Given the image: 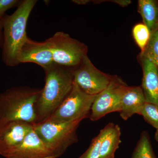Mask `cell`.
<instances>
[{"label":"cell","mask_w":158,"mask_h":158,"mask_svg":"<svg viewBox=\"0 0 158 158\" xmlns=\"http://www.w3.org/2000/svg\"><path fill=\"white\" fill-rule=\"evenodd\" d=\"M44 70L45 84L36 103V123L49 118L68 95L73 85V69L54 63Z\"/></svg>","instance_id":"obj_1"},{"label":"cell","mask_w":158,"mask_h":158,"mask_svg":"<svg viewBox=\"0 0 158 158\" xmlns=\"http://www.w3.org/2000/svg\"><path fill=\"white\" fill-rule=\"evenodd\" d=\"M37 0H23L11 15L2 18L3 31L2 60L7 66L14 67L20 64L19 56L24 43L28 38L27 23Z\"/></svg>","instance_id":"obj_2"},{"label":"cell","mask_w":158,"mask_h":158,"mask_svg":"<svg viewBox=\"0 0 158 158\" xmlns=\"http://www.w3.org/2000/svg\"><path fill=\"white\" fill-rule=\"evenodd\" d=\"M41 90L16 86L0 93V126L17 120L36 123V104Z\"/></svg>","instance_id":"obj_3"},{"label":"cell","mask_w":158,"mask_h":158,"mask_svg":"<svg viewBox=\"0 0 158 158\" xmlns=\"http://www.w3.org/2000/svg\"><path fill=\"white\" fill-rule=\"evenodd\" d=\"M81 121L55 123L44 121L34 123V130L55 158H58L69 146L78 142L77 131Z\"/></svg>","instance_id":"obj_4"},{"label":"cell","mask_w":158,"mask_h":158,"mask_svg":"<svg viewBox=\"0 0 158 158\" xmlns=\"http://www.w3.org/2000/svg\"><path fill=\"white\" fill-rule=\"evenodd\" d=\"M96 96L84 93L73 83L68 95L45 121L63 123L82 120L89 117Z\"/></svg>","instance_id":"obj_5"},{"label":"cell","mask_w":158,"mask_h":158,"mask_svg":"<svg viewBox=\"0 0 158 158\" xmlns=\"http://www.w3.org/2000/svg\"><path fill=\"white\" fill-rule=\"evenodd\" d=\"M52 54L54 63L73 69L88 56L85 44L72 38L68 34L58 32L46 40Z\"/></svg>","instance_id":"obj_6"},{"label":"cell","mask_w":158,"mask_h":158,"mask_svg":"<svg viewBox=\"0 0 158 158\" xmlns=\"http://www.w3.org/2000/svg\"><path fill=\"white\" fill-rule=\"evenodd\" d=\"M128 86L117 76H113L110 85L97 95L90 110L89 118L96 121L109 113L120 112L123 97Z\"/></svg>","instance_id":"obj_7"},{"label":"cell","mask_w":158,"mask_h":158,"mask_svg":"<svg viewBox=\"0 0 158 158\" xmlns=\"http://www.w3.org/2000/svg\"><path fill=\"white\" fill-rule=\"evenodd\" d=\"M73 83L88 95H98L110 85L113 76L101 71L94 65L88 56L73 69Z\"/></svg>","instance_id":"obj_8"},{"label":"cell","mask_w":158,"mask_h":158,"mask_svg":"<svg viewBox=\"0 0 158 158\" xmlns=\"http://www.w3.org/2000/svg\"><path fill=\"white\" fill-rule=\"evenodd\" d=\"M34 123L13 121L0 126V154L4 156L18 147L34 130Z\"/></svg>","instance_id":"obj_9"},{"label":"cell","mask_w":158,"mask_h":158,"mask_svg":"<svg viewBox=\"0 0 158 158\" xmlns=\"http://www.w3.org/2000/svg\"><path fill=\"white\" fill-rule=\"evenodd\" d=\"M20 63H35L44 70L54 63L52 54L46 41L37 42L28 37L24 43L19 56Z\"/></svg>","instance_id":"obj_10"},{"label":"cell","mask_w":158,"mask_h":158,"mask_svg":"<svg viewBox=\"0 0 158 158\" xmlns=\"http://www.w3.org/2000/svg\"><path fill=\"white\" fill-rule=\"evenodd\" d=\"M3 156L6 158H56L34 130L21 144Z\"/></svg>","instance_id":"obj_11"},{"label":"cell","mask_w":158,"mask_h":158,"mask_svg":"<svg viewBox=\"0 0 158 158\" xmlns=\"http://www.w3.org/2000/svg\"><path fill=\"white\" fill-rule=\"evenodd\" d=\"M142 71V86L146 102L158 106V69L146 57L139 55Z\"/></svg>","instance_id":"obj_12"},{"label":"cell","mask_w":158,"mask_h":158,"mask_svg":"<svg viewBox=\"0 0 158 158\" xmlns=\"http://www.w3.org/2000/svg\"><path fill=\"white\" fill-rule=\"evenodd\" d=\"M145 102L141 87L128 86L122 99L120 117L127 120L135 114L140 115Z\"/></svg>","instance_id":"obj_13"},{"label":"cell","mask_w":158,"mask_h":158,"mask_svg":"<svg viewBox=\"0 0 158 158\" xmlns=\"http://www.w3.org/2000/svg\"><path fill=\"white\" fill-rule=\"evenodd\" d=\"M99 158H115L121 143V129L118 124L110 123L102 129Z\"/></svg>","instance_id":"obj_14"},{"label":"cell","mask_w":158,"mask_h":158,"mask_svg":"<svg viewBox=\"0 0 158 158\" xmlns=\"http://www.w3.org/2000/svg\"><path fill=\"white\" fill-rule=\"evenodd\" d=\"M138 11L151 34L158 29V1L139 0Z\"/></svg>","instance_id":"obj_15"},{"label":"cell","mask_w":158,"mask_h":158,"mask_svg":"<svg viewBox=\"0 0 158 158\" xmlns=\"http://www.w3.org/2000/svg\"><path fill=\"white\" fill-rule=\"evenodd\" d=\"M131 158H156L147 131L141 133Z\"/></svg>","instance_id":"obj_16"},{"label":"cell","mask_w":158,"mask_h":158,"mask_svg":"<svg viewBox=\"0 0 158 158\" xmlns=\"http://www.w3.org/2000/svg\"><path fill=\"white\" fill-rule=\"evenodd\" d=\"M132 34L136 44L141 50V53L143 52L150 38L149 29L143 23H139L133 27Z\"/></svg>","instance_id":"obj_17"},{"label":"cell","mask_w":158,"mask_h":158,"mask_svg":"<svg viewBox=\"0 0 158 158\" xmlns=\"http://www.w3.org/2000/svg\"><path fill=\"white\" fill-rule=\"evenodd\" d=\"M140 55L149 59L158 69V29L151 34L147 47Z\"/></svg>","instance_id":"obj_18"},{"label":"cell","mask_w":158,"mask_h":158,"mask_svg":"<svg viewBox=\"0 0 158 158\" xmlns=\"http://www.w3.org/2000/svg\"><path fill=\"white\" fill-rule=\"evenodd\" d=\"M140 115L148 124L158 130V106L152 103L145 102Z\"/></svg>","instance_id":"obj_19"},{"label":"cell","mask_w":158,"mask_h":158,"mask_svg":"<svg viewBox=\"0 0 158 158\" xmlns=\"http://www.w3.org/2000/svg\"><path fill=\"white\" fill-rule=\"evenodd\" d=\"M103 136L102 130L93 138L88 149L78 158H99L101 144Z\"/></svg>","instance_id":"obj_20"},{"label":"cell","mask_w":158,"mask_h":158,"mask_svg":"<svg viewBox=\"0 0 158 158\" xmlns=\"http://www.w3.org/2000/svg\"><path fill=\"white\" fill-rule=\"evenodd\" d=\"M22 2L20 0H0V18L2 19L9 9L18 7Z\"/></svg>","instance_id":"obj_21"},{"label":"cell","mask_w":158,"mask_h":158,"mask_svg":"<svg viewBox=\"0 0 158 158\" xmlns=\"http://www.w3.org/2000/svg\"><path fill=\"white\" fill-rule=\"evenodd\" d=\"M3 43V31L2 19L0 18V48H2Z\"/></svg>","instance_id":"obj_22"},{"label":"cell","mask_w":158,"mask_h":158,"mask_svg":"<svg viewBox=\"0 0 158 158\" xmlns=\"http://www.w3.org/2000/svg\"><path fill=\"white\" fill-rule=\"evenodd\" d=\"M72 2L78 5H85L90 2L91 1L89 0H74Z\"/></svg>","instance_id":"obj_23"},{"label":"cell","mask_w":158,"mask_h":158,"mask_svg":"<svg viewBox=\"0 0 158 158\" xmlns=\"http://www.w3.org/2000/svg\"><path fill=\"white\" fill-rule=\"evenodd\" d=\"M154 138L156 141L158 142V130L156 131L155 134Z\"/></svg>","instance_id":"obj_24"}]
</instances>
